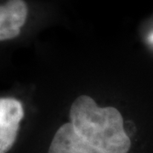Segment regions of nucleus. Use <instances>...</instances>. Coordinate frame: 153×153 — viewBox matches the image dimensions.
<instances>
[{"mask_svg": "<svg viewBox=\"0 0 153 153\" xmlns=\"http://www.w3.org/2000/svg\"><path fill=\"white\" fill-rule=\"evenodd\" d=\"M70 118L76 133L103 152L128 153L131 147L123 117L114 107H99L91 97L81 95L71 105Z\"/></svg>", "mask_w": 153, "mask_h": 153, "instance_id": "obj_1", "label": "nucleus"}, {"mask_svg": "<svg viewBox=\"0 0 153 153\" xmlns=\"http://www.w3.org/2000/svg\"><path fill=\"white\" fill-rule=\"evenodd\" d=\"M24 117L22 102L11 97L0 98V153H6L16 142Z\"/></svg>", "mask_w": 153, "mask_h": 153, "instance_id": "obj_2", "label": "nucleus"}, {"mask_svg": "<svg viewBox=\"0 0 153 153\" xmlns=\"http://www.w3.org/2000/svg\"><path fill=\"white\" fill-rule=\"evenodd\" d=\"M28 8L24 0H8L0 5V41L18 37L27 22Z\"/></svg>", "mask_w": 153, "mask_h": 153, "instance_id": "obj_3", "label": "nucleus"}, {"mask_svg": "<svg viewBox=\"0 0 153 153\" xmlns=\"http://www.w3.org/2000/svg\"><path fill=\"white\" fill-rule=\"evenodd\" d=\"M48 153H105L82 139L71 123H65L55 133Z\"/></svg>", "mask_w": 153, "mask_h": 153, "instance_id": "obj_4", "label": "nucleus"}, {"mask_svg": "<svg viewBox=\"0 0 153 153\" xmlns=\"http://www.w3.org/2000/svg\"><path fill=\"white\" fill-rule=\"evenodd\" d=\"M152 41L153 42V36H152Z\"/></svg>", "mask_w": 153, "mask_h": 153, "instance_id": "obj_5", "label": "nucleus"}]
</instances>
